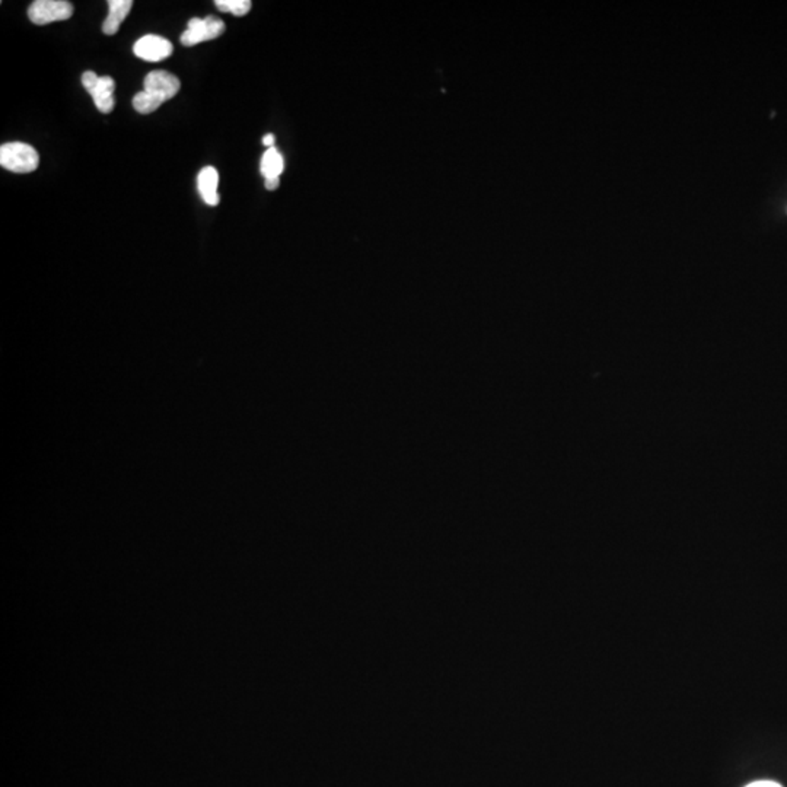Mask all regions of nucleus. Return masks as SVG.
I'll list each match as a JSON object with an SVG mask.
<instances>
[{
    "mask_svg": "<svg viewBox=\"0 0 787 787\" xmlns=\"http://www.w3.org/2000/svg\"><path fill=\"white\" fill-rule=\"evenodd\" d=\"M40 156L26 143H6L0 147V166L11 173L28 174L37 169Z\"/></svg>",
    "mask_w": 787,
    "mask_h": 787,
    "instance_id": "1",
    "label": "nucleus"
},
{
    "mask_svg": "<svg viewBox=\"0 0 787 787\" xmlns=\"http://www.w3.org/2000/svg\"><path fill=\"white\" fill-rule=\"evenodd\" d=\"M82 85L91 94L96 108L101 113L108 114L114 110V106H116V99H114L116 82H114L113 77L98 76L88 70L82 75Z\"/></svg>",
    "mask_w": 787,
    "mask_h": 787,
    "instance_id": "2",
    "label": "nucleus"
},
{
    "mask_svg": "<svg viewBox=\"0 0 787 787\" xmlns=\"http://www.w3.org/2000/svg\"><path fill=\"white\" fill-rule=\"evenodd\" d=\"M74 14V5L65 0H37L28 9L31 23L35 25L66 21Z\"/></svg>",
    "mask_w": 787,
    "mask_h": 787,
    "instance_id": "3",
    "label": "nucleus"
},
{
    "mask_svg": "<svg viewBox=\"0 0 787 787\" xmlns=\"http://www.w3.org/2000/svg\"><path fill=\"white\" fill-rule=\"evenodd\" d=\"M145 92L159 106L174 98L181 88V82L176 75L166 70H154L145 77Z\"/></svg>",
    "mask_w": 787,
    "mask_h": 787,
    "instance_id": "4",
    "label": "nucleus"
},
{
    "mask_svg": "<svg viewBox=\"0 0 787 787\" xmlns=\"http://www.w3.org/2000/svg\"><path fill=\"white\" fill-rule=\"evenodd\" d=\"M224 33V21L217 16H207L205 19L193 18L188 23L187 30L181 35V45L193 47L203 41L215 40Z\"/></svg>",
    "mask_w": 787,
    "mask_h": 787,
    "instance_id": "5",
    "label": "nucleus"
},
{
    "mask_svg": "<svg viewBox=\"0 0 787 787\" xmlns=\"http://www.w3.org/2000/svg\"><path fill=\"white\" fill-rule=\"evenodd\" d=\"M173 45L166 38L159 37L155 34H147L145 37L136 41L133 52L139 59L146 62H162L173 55Z\"/></svg>",
    "mask_w": 787,
    "mask_h": 787,
    "instance_id": "6",
    "label": "nucleus"
},
{
    "mask_svg": "<svg viewBox=\"0 0 787 787\" xmlns=\"http://www.w3.org/2000/svg\"><path fill=\"white\" fill-rule=\"evenodd\" d=\"M217 186H219V174L217 169L213 166H206L200 171L197 177L198 193L202 196L203 200L209 206L219 205V193H217Z\"/></svg>",
    "mask_w": 787,
    "mask_h": 787,
    "instance_id": "7",
    "label": "nucleus"
},
{
    "mask_svg": "<svg viewBox=\"0 0 787 787\" xmlns=\"http://www.w3.org/2000/svg\"><path fill=\"white\" fill-rule=\"evenodd\" d=\"M132 0H110L108 8L110 14L106 16L103 24V31L106 35H114L120 30V25L125 21L128 12L132 11Z\"/></svg>",
    "mask_w": 787,
    "mask_h": 787,
    "instance_id": "8",
    "label": "nucleus"
},
{
    "mask_svg": "<svg viewBox=\"0 0 787 787\" xmlns=\"http://www.w3.org/2000/svg\"><path fill=\"white\" fill-rule=\"evenodd\" d=\"M283 166H285V164H283L282 155L278 154V150L276 147H270L263 155V159H261V174H263L266 180H268V178H278V176L283 173Z\"/></svg>",
    "mask_w": 787,
    "mask_h": 787,
    "instance_id": "9",
    "label": "nucleus"
},
{
    "mask_svg": "<svg viewBox=\"0 0 787 787\" xmlns=\"http://www.w3.org/2000/svg\"><path fill=\"white\" fill-rule=\"evenodd\" d=\"M220 12H231L235 16H244L248 14L253 4L249 0H217Z\"/></svg>",
    "mask_w": 787,
    "mask_h": 787,
    "instance_id": "10",
    "label": "nucleus"
},
{
    "mask_svg": "<svg viewBox=\"0 0 787 787\" xmlns=\"http://www.w3.org/2000/svg\"><path fill=\"white\" fill-rule=\"evenodd\" d=\"M133 106H135L136 111H139L140 114H150L156 111L161 106H159L156 101L150 98L146 92L142 91L139 92V94H136L135 98H133Z\"/></svg>",
    "mask_w": 787,
    "mask_h": 787,
    "instance_id": "11",
    "label": "nucleus"
},
{
    "mask_svg": "<svg viewBox=\"0 0 787 787\" xmlns=\"http://www.w3.org/2000/svg\"><path fill=\"white\" fill-rule=\"evenodd\" d=\"M745 787H783L782 784L776 783V782H772V780H760V782H754V783L748 784Z\"/></svg>",
    "mask_w": 787,
    "mask_h": 787,
    "instance_id": "12",
    "label": "nucleus"
},
{
    "mask_svg": "<svg viewBox=\"0 0 787 787\" xmlns=\"http://www.w3.org/2000/svg\"><path fill=\"white\" fill-rule=\"evenodd\" d=\"M278 184H280L278 178H268V180H266V188L267 190H276L278 187Z\"/></svg>",
    "mask_w": 787,
    "mask_h": 787,
    "instance_id": "13",
    "label": "nucleus"
},
{
    "mask_svg": "<svg viewBox=\"0 0 787 787\" xmlns=\"http://www.w3.org/2000/svg\"><path fill=\"white\" fill-rule=\"evenodd\" d=\"M275 136L267 135L264 136L263 143L268 147V149H270V147L275 146Z\"/></svg>",
    "mask_w": 787,
    "mask_h": 787,
    "instance_id": "14",
    "label": "nucleus"
}]
</instances>
